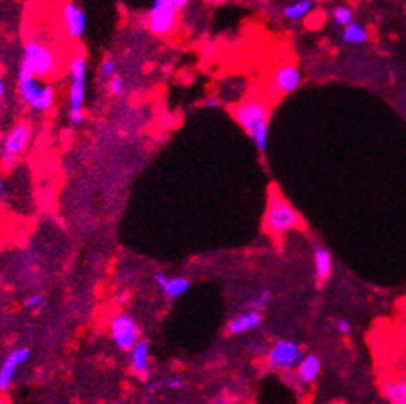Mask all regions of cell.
Here are the masks:
<instances>
[{
    "label": "cell",
    "instance_id": "6da1fadb",
    "mask_svg": "<svg viewBox=\"0 0 406 404\" xmlns=\"http://www.w3.org/2000/svg\"><path fill=\"white\" fill-rule=\"evenodd\" d=\"M230 114L251 137L259 152L265 154L267 150V142H270V101L259 94L248 96L234 104L230 109Z\"/></svg>",
    "mask_w": 406,
    "mask_h": 404
},
{
    "label": "cell",
    "instance_id": "7a4b0ae2",
    "mask_svg": "<svg viewBox=\"0 0 406 404\" xmlns=\"http://www.w3.org/2000/svg\"><path fill=\"white\" fill-rule=\"evenodd\" d=\"M265 230L271 236H281L292 230L303 228V218L278 188L271 187L265 212Z\"/></svg>",
    "mask_w": 406,
    "mask_h": 404
},
{
    "label": "cell",
    "instance_id": "3957f363",
    "mask_svg": "<svg viewBox=\"0 0 406 404\" xmlns=\"http://www.w3.org/2000/svg\"><path fill=\"white\" fill-rule=\"evenodd\" d=\"M58 57L48 45L39 40L27 41L23 46V57L20 71L30 73L39 79H52L58 73Z\"/></svg>",
    "mask_w": 406,
    "mask_h": 404
},
{
    "label": "cell",
    "instance_id": "277c9868",
    "mask_svg": "<svg viewBox=\"0 0 406 404\" xmlns=\"http://www.w3.org/2000/svg\"><path fill=\"white\" fill-rule=\"evenodd\" d=\"M180 8L175 0H154L145 17V27L159 39L170 37L177 30Z\"/></svg>",
    "mask_w": 406,
    "mask_h": 404
},
{
    "label": "cell",
    "instance_id": "5b68a950",
    "mask_svg": "<svg viewBox=\"0 0 406 404\" xmlns=\"http://www.w3.org/2000/svg\"><path fill=\"white\" fill-rule=\"evenodd\" d=\"M19 94L27 106L35 111H48L55 103V90L30 73L19 71Z\"/></svg>",
    "mask_w": 406,
    "mask_h": 404
},
{
    "label": "cell",
    "instance_id": "8992f818",
    "mask_svg": "<svg viewBox=\"0 0 406 404\" xmlns=\"http://www.w3.org/2000/svg\"><path fill=\"white\" fill-rule=\"evenodd\" d=\"M30 137L32 128L27 122H20V124H17L15 128L8 132L6 142H3L2 157H0L2 167L6 168V170H12V168H14L17 159L20 157V154L23 152L25 147L30 142Z\"/></svg>",
    "mask_w": 406,
    "mask_h": 404
},
{
    "label": "cell",
    "instance_id": "52a82bcc",
    "mask_svg": "<svg viewBox=\"0 0 406 404\" xmlns=\"http://www.w3.org/2000/svg\"><path fill=\"white\" fill-rule=\"evenodd\" d=\"M303 358V350L292 340H278L267 352V365L276 372H287L296 368Z\"/></svg>",
    "mask_w": 406,
    "mask_h": 404
},
{
    "label": "cell",
    "instance_id": "ba28073f",
    "mask_svg": "<svg viewBox=\"0 0 406 404\" xmlns=\"http://www.w3.org/2000/svg\"><path fill=\"white\" fill-rule=\"evenodd\" d=\"M86 58L83 57V54H77V57H73V60L70 61V109L83 108V103H85L86 98Z\"/></svg>",
    "mask_w": 406,
    "mask_h": 404
},
{
    "label": "cell",
    "instance_id": "9c48e42d",
    "mask_svg": "<svg viewBox=\"0 0 406 404\" xmlns=\"http://www.w3.org/2000/svg\"><path fill=\"white\" fill-rule=\"evenodd\" d=\"M111 339L121 350L129 352L139 340V327L131 315L121 314L111 321Z\"/></svg>",
    "mask_w": 406,
    "mask_h": 404
},
{
    "label": "cell",
    "instance_id": "30bf717a",
    "mask_svg": "<svg viewBox=\"0 0 406 404\" xmlns=\"http://www.w3.org/2000/svg\"><path fill=\"white\" fill-rule=\"evenodd\" d=\"M303 83V73L294 63H283L271 74V90L276 94H291Z\"/></svg>",
    "mask_w": 406,
    "mask_h": 404
},
{
    "label": "cell",
    "instance_id": "8fae6325",
    "mask_svg": "<svg viewBox=\"0 0 406 404\" xmlns=\"http://www.w3.org/2000/svg\"><path fill=\"white\" fill-rule=\"evenodd\" d=\"M61 22L65 27L66 35L70 39L78 40L85 35L88 27V19L85 10L74 2L65 3L61 8Z\"/></svg>",
    "mask_w": 406,
    "mask_h": 404
},
{
    "label": "cell",
    "instance_id": "7c38bea8",
    "mask_svg": "<svg viewBox=\"0 0 406 404\" xmlns=\"http://www.w3.org/2000/svg\"><path fill=\"white\" fill-rule=\"evenodd\" d=\"M263 323V315L261 310H246L236 317H233L232 321L227 323V334L232 336L246 334V332L254 330V328L261 327Z\"/></svg>",
    "mask_w": 406,
    "mask_h": 404
},
{
    "label": "cell",
    "instance_id": "4fadbf2b",
    "mask_svg": "<svg viewBox=\"0 0 406 404\" xmlns=\"http://www.w3.org/2000/svg\"><path fill=\"white\" fill-rule=\"evenodd\" d=\"M154 279H156V284L161 287L167 299H179L190 289V281L183 276L170 277L165 272H157Z\"/></svg>",
    "mask_w": 406,
    "mask_h": 404
},
{
    "label": "cell",
    "instance_id": "5bb4252c",
    "mask_svg": "<svg viewBox=\"0 0 406 404\" xmlns=\"http://www.w3.org/2000/svg\"><path fill=\"white\" fill-rule=\"evenodd\" d=\"M312 261H314V277L317 284L327 283L330 274L334 271V261L330 252L325 248L316 244L312 250Z\"/></svg>",
    "mask_w": 406,
    "mask_h": 404
},
{
    "label": "cell",
    "instance_id": "9a60e30c",
    "mask_svg": "<svg viewBox=\"0 0 406 404\" xmlns=\"http://www.w3.org/2000/svg\"><path fill=\"white\" fill-rule=\"evenodd\" d=\"M380 393L392 404H406V378H383Z\"/></svg>",
    "mask_w": 406,
    "mask_h": 404
},
{
    "label": "cell",
    "instance_id": "2e32d148",
    "mask_svg": "<svg viewBox=\"0 0 406 404\" xmlns=\"http://www.w3.org/2000/svg\"><path fill=\"white\" fill-rule=\"evenodd\" d=\"M131 370L137 376L145 380L149 376V343L145 340H137L131 348Z\"/></svg>",
    "mask_w": 406,
    "mask_h": 404
},
{
    "label": "cell",
    "instance_id": "e0dca14e",
    "mask_svg": "<svg viewBox=\"0 0 406 404\" xmlns=\"http://www.w3.org/2000/svg\"><path fill=\"white\" fill-rule=\"evenodd\" d=\"M314 8H316L314 0H292V2L286 3V6L281 8V15L287 22L297 23L307 19L314 12Z\"/></svg>",
    "mask_w": 406,
    "mask_h": 404
},
{
    "label": "cell",
    "instance_id": "ac0fdd59",
    "mask_svg": "<svg viewBox=\"0 0 406 404\" xmlns=\"http://www.w3.org/2000/svg\"><path fill=\"white\" fill-rule=\"evenodd\" d=\"M321 358L317 355H303L299 363L296 366V374L305 385H311L319 378L321 374Z\"/></svg>",
    "mask_w": 406,
    "mask_h": 404
},
{
    "label": "cell",
    "instance_id": "d6986e66",
    "mask_svg": "<svg viewBox=\"0 0 406 404\" xmlns=\"http://www.w3.org/2000/svg\"><path fill=\"white\" fill-rule=\"evenodd\" d=\"M370 35H368V30L365 25H362L360 22H350L345 27H342L341 32V40L344 41L345 45H352V46H360L365 45Z\"/></svg>",
    "mask_w": 406,
    "mask_h": 404
},
{
    "label": "cell",
    "instance_id": "ffe728a7",
    "mask_svg": "<svg viewBox=\"0 0 406 404\" xmlns=\"http://www.w3.org/2000/svg\"><path fill=\"white\" fill-rule=\"evenodd\" d=\"M20 366L19 356H17V350H14L10 355L7 356V360L3 361V365L0 366V391H6L10 386L12 378H14L15 370Z\"/></svg>",
    "mask_w": 406,
    "mask_h": 404
},
{
    "label": "cell",
    "instance_id": "44dd1931",
    "mask_svg": "<svg viewBox=\"0 0 406 404\" xmlns=\"http://www.w3.org/2000/svg\"><path fill=\"white\" fill-rule=\"evenodd\" d=\"M330 17H332V22L336 23L337 27H345V25H349L355 20V12L352 7L344 6V3H338V6L332 8Z\"/></svg>",
    "mask_w": 406,
    "mask_h": 404
},
{
    "label": "cell",
    "instance_id": "7402d4cb",
    "mask_svg": "<svg viewBox=\"0 0 406 404\" xmlns=\"http://www.w3.org/2000/svg\"><path fill=\"white\" fill-rule=\"evenodd\" d=\"M271 301H273V289L265 287L261 290V292L258 294V296L250 299L246 307H248V309H253V310H265L266 307L271 304Z\"/></svg>",
    "mask_w": 406,
    "mask_h": 404
},
{
    "label": "cell",
    "instance_id": "603a6c76",
    "mask_svg": "<svg viewBox=\"0 0 406 404\" xmlns=\"http://www.w3.org/2000/svg\"><path fill=\"white\" fill-rule=\"evenodd\" d=\"M183 386H185V383H183L182 380H179V378H167V380H159V381L150 383L149 388H150V391H156V390H161V388L180 391V390H183Z\"/></svg>",
    "mask_w": 406,
    "mask_h": 404
},
{
    "label": "cell",
    "instance_id": "cb8c5ba5",
    "mask_svg": "<svg viewBox=\"0 0 406 404\" xmlns=\"http://www.w3.org/2000/svg\"><path fill=\"white\" fill-rule=\"evenodd\" d=\"M125 83L121 77H111L110 81H108V91H110L111 96H119L121 92H124Z\"/></svg>",
    "mask_w": 406,
    "mask_h": 404
},
{
    "label": "cell",
    "instance_id": "d4e9b609",
    "mask_svg": "<svg viewBox=\"0 0 406 404\" xmlns=\"http://www.w3.org/2000/svg\"><path fill=\"white\" fill-rule=\"evenodd\" d=\"M117 73V63L112 60V58H106L101 63V68H99V74H101L103 78H108L110 79L111 77H114Z\"/></svg>",
    "mask_w": 406,
    "mask_h": 404
},
{
    "label": "cell",
    "instance_id": "484cf974",
    "mask_svg": "<svg viewBox=\"0 0 406 404\" xmlns=\"http://www.w3.org/2000/svg\"><path fill=\"white\" fill-rule=\"evenodd\" d=\"M70 122L73 125H79L85 119V111H83V108H78V109H70V116H68Z\"/></svg>",
    "mask_w": 406,
    "mask_h": 404
},
{
    "label": "cell",
    "instance_id": "4316f807",
    "mask_svg": "<svg viewBox=\"0 0 406 404\" xmlns=\"http://www.w3.org/2000/svg\"><path fill=\"white\" fill-rule=\"evenodd\" d=\"M336 328H337V332L341 335H349L350 332H352L350 322L345 321V319H341V321H337L336 322Z\"/></svg>",
    "mask_w": 406,
    "mask_h": 404
},
{
    "label": "cell",
    "instance_id": "83f0119b",
    "mask_svg": "<svg viewBox=\"0 0 406 404\" xmlns=\"http://www.w3.org/2000/svg\"><path fill=\"white\" fill-rule=\"evenodd\" d=\"M41 301H43V299H41L40 294H33V296L27 299V302H25V304H27L28 307H32V309H35V307H39L41 304Z\"/></svg>",
    "mask_w": 406,
    "mask_h": 404
},
{
    "label": "cell",
    "instance_id": "f1b7e54d",
    "mask_svg": "<svg viewBox=\"0 0 406 404\" xmlns=\"http://www.w3.org/2000/svg\"><path fill=\"white\" fill-rule=\"evenodd\" d=\"M17 356H19L20 365H23L25 361L28 360V356H30V350H28V348H19V350H17Z\"/></svg>",
    "mask_w": 406,
    "mask_h": 404
},
{
    "label": "cell",
    "instance_id": "f546056e",
    "mask_svg": "<svg viewBox=\"0 0 406 404\" xmlns=\"http://www.w3.org/2000/svg\"><path fill=\"white\" fill-rule=\"evenodd\" d=\"M205 106L208 109H219L221 106V101L219 98H207L205 101Z\"/></svg>",
    "mask_w": 406,
    "mask_h": 404
},
{
    "label": "cell",
    "instance_id": "4dcf8cb0",
    "mask_svg": "<svg viewBox=\"0 0 406 404\" xmlns=\"http://www.w3.org/2000/svg\"><path fill=\"white\" fill-rule=\"evenodd\" d=\"M3 92H6V84H3V79L0 78V99H2Z\"/></svg>",
    "mask_w": 406,
    "mask_h": 404
},
{
    "label": "cell",
    "instance_id": "1f68e13d",
    "mask_svg": "<svg viewBox=\"0 0 406 404\" xmlns=\"http://www.w3.org/2000/svg\"><path fill=\"white\" fill-rule=\"evenodd\" d=\"M2 187H3V182H2V179H0V192H2Z\"/></svg>",
    "mask_w": 406,
    "mask_h": 404
}]
</instances>
